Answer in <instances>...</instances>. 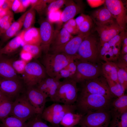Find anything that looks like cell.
<instances>
[{"label":"cell","mask_w":127,"mask_h":127,"mask_svg":"<svg viewBox=\"0 0 127 127\" xmlns=\"http://www.w3.org/2000/svg\"><path fill=\"white\" fill-rule=\"evenodd\" d=\"M105 6L110 12L119 27L125 31L127 23L126 9L122 1L120 0H106Z\"/></svg>","instance_id":"10"},{"label":"cell","mask_w":127,"mask_h":127,"mask_svg":"<svg viewBox=\"0 0 127 127\" xmlns=\"http://www.w3.org/2000/svg\"><path fill=\"white\" fill-rule=\"evenodd\" d=\"M10 61L13 68L17 73L22 75L28 63L21 59L16 60L10 59Z\"/></svg>","instance_id":"38"},{"label":"cell","mask_w":127,"mask_h":127,"mask_svg":"<svg viewBox=\"0 0 127 127\" xmlns=\"http://www.w3.org/2000/svg\"><path fill=\"white\" fill-rule=\"evenodd\" d=\"M111 106L114 111L121 114L127 112V95L117 98L111 102Z\"/></svg>","instance_id":"30"},{"label":"cell","mask_w":127,"mask_h":127,"mask_svg":"<svg viewBox=\"0 0 127 127\" xmlns=\"http://www.w3.org/2000/svg\"><path fill=\"white\" fill-rule=\"evenodd\" d=\"M65 4L66 7L62 11L61 14V23H65L69 20L73 18L79 13H83V6L79 3H75L72 0H67Z\"/></svg>","instance_id":"17"},{"label":"cell","mask_w":127,"mask_h":127,"mask_svg":"<svg viewBox=\"0 0 127 127\" xmlns=\"http://www.w3.org/2000/svg\"><path fill=\"white\" fill-rule=\"evenodd\" d=\"M1 44H0V57L2 55H1V54L0 53V49H1Z\"/></svg>","instance_id":"53"},{"label":"cell","mask_w":127,"mask_h":127,"mask_svg":"<svg viewBox=\"0 0 127 127\" xmlns=\"http://www.w3.org/2000/svg\"><path fill=\"white\" fill-rule=\"evenodd\" d=\"M13 0H5L1 8L3 10L7 11L11 9L12 4Z\"/></svg>","instance_id":"46"},{"label":"cell","mask_w":127,"mask_h":127,"mask_svg":"<svg viewBox=\"0 0 127 127\" xmlns=\"http://www.w3.org/2000/svg\"><path fill=\"white\" fill-rule=\"evenodd\" d=\"M20 33L23 46L28 44L40 46L41 40L39 28L32 27L27 30H23Z\"/></svg>","instance_id":"20"},{"label":"cell","mask_w":127,"mask_h":127,"mask_svg":"<svg viewBox=\"0 0 127 127\" xmlns=\"http://www.w3.org/2000/svg\"><path fill=\"white\" fill-rule=\"evenodd\" d=\"M22 75L24 83L27 87L36 86L47 76L43 66L35 61L27 64Z\"/></svg>","instance_id":"6"},{"label":"cell","mask_w":127,"mask_h":127,"mask_svg":"<svg viewBox=\"0 0 127 127\" xmlns=\"http://www.w3.org/2000/svg\"><path fill=\"white\" fill-rule=\"evenodd\" d=\"M36 11L31 7L27 11L23 24L24 30H26L32 27L35 19Z\"/></svg>","instance_id":"35"},{"label":"cell","mask_w":127,"mask_h":127,"mask_svg":"<svg viewBox=\"0 0 127 127\" xmlns=\"http://www.w3.org/2000/svg\"><path fill=\"white\" fill-rule=\"evenodd\" d=\"M36 114H38L36 110L24 95L19 96L13 102L10 115L14 116L26 122Z\"/></svg>","instance_id":"8"},{"label":"cell","mask_w":127,"mask_h":127,"mask_svg":"<svg viewBox=\"0 0 127 127\" xmlns=\"http://www.w3.org/2000/svg\"><path fill=\"white\" fill-rule=\"evenodd\" d=\"M102 69L103 75L106 79H110L119 83L118 79L117 67L115 62L102 63Z\"/></svg>","instance_id":"24"},{"label":"cell","mask_w":127,"mask_h":127,"mask_svg":"<svg viewBox=\"0 0 127 127\" xmlns=\"http://www.w3.org/2000/svg\"><path fill=\"white\" fill-rule=\"evenodd\" d=\"M22 5L24 11L27 8L31 5L30 0H20Z\"/></svg>","instance_id":"48"},{"label":"cell","mask_w":127,"mask_h":127,"mask_svg":"<svg viewBox=\"0 0 127 127\" xmlns=\"http://www.w3.org/2000/svg\"><path fill=\"white\" fill-rule=\"evenodd\" d=\"M73 37L63 28L60 30H55L50 47L63 45Z\"/></svg>","instance_id":"23"},{"label":"cell","mask_w":127,"mask_h":127,"mask_svg":"<svg viewBox=\"0 0 127 127\" xmlns=\"http://www.w3.org/2000/svg\"><path fill=\"white\" fill-rule=\"evenodd\" d=\"M27 11L26 12L16 21L14 22L1 37L2 43L5 42L12 38L17 34L23 26L24 19Z\"/></svg>","instance_id":"21"},{"label":"cell","mask_w":127,"mask_h":127,"mask_svg":"<svg viewBox=\"0 0 127 127\" xmlns=\"http://www.w3.org/2000/svg\"><path fill=\"white\" fill-rule=\"evenodd\" d=\"M63 28L65 29L68 32L72 35H77L79 34L78 28H75L72 27L66 22L64 25Z\"/></svg>","instance_id":"45"},{"label":"cell","mask_w":127,"mask_h":127,"mask_svg":"<svg viewBox=\"0 0 127 127\" xmlns=\"http://www.w3.org/2000/svg\"><path fill=\"white\" fill-rule=\"evenodd\" d=\"M5 0H0V8H1L2 5L4 3Z\"/></svg>","instance_id":"52"},{"label":"cell","mask_w":127,"mask_h":127,"mask_svg":"<svg viewBox=\"0 0 127 127\" xmlns=\"http://www.w3.org/2000/svg\"><path fill=\"white\" fill-rule=\"evenodd\" d=\"M111 113L109 127H127V112L121 114L113 110Z\"/></svg>","instance_id":"29"},{"label":"cell","mask_w":127,"mask_h":127,"mask_svg":"<svg viewBox=\"0 0 127 127\" xmlns=\"http://www.w3.org/2000/svg\"><path fill=\"white\" fill-rule=\"evenodd\" d=\"M105 0H87L88 3L90 6L92 7H95L100 5L103 3H104Z\"/></svg>","instance_id":"47"},{"label":"cell","mask_w":127,"mask_h":127,"mask_svg":"<svg viewBox=\"0 0 127 127\" xmlns=\"http://www.w3.org/2000/svg\"><path fill=\"white\" fill-rule=\"evenodd\" d=\"M99 57L100 61L103 60L105 62H115L117 60L113 53L112 47L108 42L103 43L100 42Z\"/></svg>","instance_id":"26"},{"label":"cell","mask_w":127,"mask_h":127,"mask_svg":"<svg viewBox=\"0 0 127 127\" xmlns=\"http://www.w3.org/2000/svg\"><path fill=\"white\" fill-rule=\"evenodd\" d=\"M61 82L55 78L47 76L36 86L52 101Z\"/></svg>","instance_id":"16"},{"label":"cell","mask_w":127,"mask_h":127,"mask_svg":"<svg viewBox=\"0 0 127 127\" xmlns=\"http://www.w3.org/2000/svg\"><path fill=\"white\" fill-rule=\"evenodd\" d=\"M0 79L20 80L12 65L10 59L3 57V55L0 57Z\"/></svg>","instance_id":"18"},{"label":"cell","mask_w":127,"mask_h":127,"mask_svg":"<svg viewBox=\"0 0 127 127\" xmlns=\"http://www.w3.org/2000/svg\"><path fill=\"white\" fill-rule=\"evenodd\" d=\"M81 126V127H86L85 126ZM73 127H75V126Z\"/></svg>","instance_id":"55"},{"label":"cell","mask_w":127,"mask_h":127,"mask_svg":"<svg viewBox=\"0 0 127 127\" xmlns=\"http://www.w3.org/2000/svg\"><path fill=\"white\" fill-rule=\"evenodd\" d=\"M122 48L120 54L123 55L127 54V45H122Z\"/></svg>","instance_id":"50"},{"label":"cell","mask_w":127,"mask_h":127,"mask_svg":"<svg viewBox=\"0 0 127 127\" xmlns=\"http://www.w3.org/2000/svg\"><path fill=\"white\" fill-rule=\"evenodd\" d=\"M122 39L121 32L112 38L107 42L111 47H115L120 49L122 45Z\"/></svg>","instance_id":"42"},{"label":"cell","mask_w":127,"mask_h":127,"mask_svg":"<svg viewBox=\"0 0 127 127\" xmlns=\"http://www.w3.org/2000/svg\"><path fill=\"white\" fill-rule=\"evenodd\" d=\"M13 102L9 98L0 101V120L1 121L10 115Z\"/></svg>","instance_id":"31"},{"label":"cell","mask_w":127,"mask_h":127,"mask_svg":"<svg viewBox=\"0 0 127 127\" xmlns=\"http://www.w3.org/2000/svg\"><path fill=\"white\" fill-rule=\"evenodd\" d=\"M77 83L71 79L61 81L52 101L70 105L73 104L78 97Z\"/></svg>","instance_id":"4"},{"label":"cell","mask_w":127,"mask_h":127,"mask_svg":"<svg viewBox=\"0 0 127 127\" xmlns=\"http://www.w3.org/2000/svg\"><path fill=\"white\" fill-rule=\"evenodd\" d=\"M62 11L60 10L48 12L47 20L50 23H61V17Z\"/></svg>","instance_id":"40"},{"label":"cell","mask_w":127,"mask_h":127,"mask_svg":"<svg viewBox=\"0 0 127 127\" xmlns=\"http://www.w3.org/2000/svg\"><path fill=\"white\" fill-rule=\"evenodd\" d=\"M100 44L98 36L91 33L86 37L81 44L75 56L76 59L99 63Z\"/></svg>","instance_id":"2"},{"label":"cell","mask_w":127,"mask_h":127,"mask_svg":"<svg viewBox=\"0 0 127 127\" xmlns=\"http://www.w3.org/2000/svg\"><path fill=\"white\" fill-rule=\"evenodd\" d=\"M22 49L31 54L33 58L39 56L42 52L40 46L33 44H25L23 46Z\"/></svg>","instance_id":"37"},{"label":"cell","mask_w":127,"mask_h":127,"mask_svg":"<svg viewBox=\"0 0 127 127\" xmlns=\"http://www.w3.org/2000/svg\"><path fill=\"white\" fill-rule=\"evenodd\" d=\"M23 86L20 80L0 79V91L11 100L19 96Z\"/></svg>","instance_id":"14"},{"label":"cell","mask_w":127,"mask_h":127,"mask_svg":"<svg viewBox=\"0 0 127 127\" xmlns=\"http://www.w3.org/2000/svg\"><path fill=\"white\" fill-rule=\"evenodd\" d=\"M7 98H8L0 91V101Z\"/></svg>","instance_id":"51"},{"label":"cell","mask_w":127,"mask_h":127,"mask_svg":"<svg viewBox=\"0 0 127 127\" xmlns=\"http://www.w3.org/2000/svg\"><path fill=\"white\" fill-rule=\"evenodd\" d=\"M25 95L37 114L41 115L44 109L48 96L36 86L27 87Z\"/></svg>","instance_id":"13"},{"label":"cell","mask_w":127,"mask_h":127,"mask_svg":"<svg viewBox=\"0 0 127 127\" xmlns=\"http://www.w3.org/2000/svg\"><path fill=\"white\" fill-rule=\"evenodd\" d=\"M106 79L110 91L114 96L118 98L124 94L125 90L120 83H117L110 79Z\"/></svg>","instance_id":"33"},{"label":"cell","mask_w":127,"mask_h":127,"mask_svg":"<svg viewBox=\"0 0 127 127\" xmlns=\"http://www.w3.org/2000/svg\"><path fill=\"white\" fill-rule=\"evenodd\" d=\"M21 59L28 63L33 58L32 55L29 53L22 49L20 53Z\"/></svg>","instance_id":"44"},{"label":"cell","mask_w":127,"mask_h":127,"mask_svg":"<svg viewBox=\"0 0 127 127\" xmlns=\"http://www.w3.org/2000/svg\"><path fill=\"white\" fill-rule=\"evenodd\" d=\"M95 28L101 43L107 42L123 31L115 20L104 25H96Z\"/></svg>","instance_id":"15"},{"label":"cell","mask_w":127,"mask_h":127,"mask_svg":"<svg viewBox=\"0 0 127 127\" xmlns=\"http://www.w3.org/2000/svg\"><path fill=\"white\" fill-rule=\"evenodd\" d=\"M66 22L70 25L72 27L78 29V27L76 22L75 19H74V18L68 20Z\"/></svg>","instance_id":"49"},{"label":"cell","mask_w":127,"mask_h":127,"mask_svg":"<svg viewBox=\"0 0 127 127\" xmlns=\"http://www.w3.org/2000/svg\"><path fill=\"white\" fill-rule=\"evenodd\" d=\"M75 105L83 115L87 113L102 110H109L111 100L98 95L81 92Z\"/></svg>","instance_id":"1"},{"label":"cell","mask_w":127,"mask_h":127,"mask_svg":"<svg viewBox=\"0 0 127 127\" xmlns=\"http://www.w3.org/2000/svg\"><path fill=\"white\" fill-rule=\"evenodd\" d=\"M78 27L79 34L87 36L91 33L93 24V21L88 15L81 13L75 19Z\"/></svg>","instance_id":"22"},{"label":"cell","mask_w":127,"mask_h":127,"mask_svg":"<svg viewBox=\"0 0 127 127\" xmlns=\"http://www.w3.org/2000/svg\"><path fill=\"white\" fill-rule=\"evenodd\" d=\"M14 19L13 13L10 10L7 11L6 14L0 20V31L7 24L13 21Z\"/></svg>","instance_id":"41"},{"label":"cell","mask_w":127,"mask_h":127,"mask_svg":"<svg viewBox=\"0 0 127 127\" xmlns=\"http://www.w3.org/2000/svg\"><path fill=\"white\" fill-rule=\"evenodd\" d=\"M109 110L90 112L83 115L79 124L86 127H108L111 120Z\"/></svg>","instance_id":"9"},{"label":"cell","mask_w":127,"mask_h":127,"mask_svg":"<svg viewBox=\"0 0 127 127\" xmlns=\"http://www.w3.org/2000/svg\"><path fill=\"white\" fill-rule=\"evenodd\" d=\"M83 116L80 113L67 112L63 116L60 124L64 127H73L79 123Z\"/></svg>","instance_id":"27"},{"label":"cell","mask_w":127,"mask_h":127,"mask_svg":"<svg viewBox=\"0 0 127 127\" xmlns=\"http://www.w3.org/2000/svg\"><path fill=\"white\" fill-rule=\"evenodd\" d=\"M81 83V92L101 95L111 100L114 96L110 91L106 79L103 75Z\"/></svg>","instance_id":"7"},{"label":"cell","mask_w":127,"mask_h":127,"mask_svg":"<svg viewBox=\"0 0 127 127\" xmlns=\"http://www.w3.org/2000/svg\"><path fill=\"white\" fill-rule=\"evenodd\" d=\"M87 36L81 34L77 35L63 45L50 47L48 53H62L70 56H75L81 44Z\"/></svg>","instance_id":"11"},{"label":"cell","mask_w":127,"mask_h":127,"mask_svg":"<svg viewBox=\"0 0 127 127\" xmlns=\"http://www.w3.org/2000/svg\"><path fill=\"white\" fill-rule=\"evenodd\" d=\"M77 68L76 74L72 79L77 83H82L103 75L102 65L100 63L75 60Z\"/></svg>","instance_id":"5"},{"label":"cell","mask_w":127,"mask_h":127,"mask_svg":"<svg viewBox=\"0 0 127 127\" xmlns=\"http://www.w3.org/2000/svg\"><path fill=\"white\" fill-rule=\"evenodd\" d=\"M90 16L96 25H104L115 20L105 6L93 11Z\"/></svg>","instance_id":"19"},{"label":"cell","mask_w":127,"mask_h":127,"mask_svg":"<svg viewBox=\"0 0 127 127\" xmlns=\"http://www.w3.org/2000/svg\"><path fill=\"white\" fill-rule=\"evenodd\" d=\"M76 108L74 104L68 105L58 103H54L44 108L42 115L56 114L66 110H68L74 112Z\"/></svg>","instance_id":"28"},{"label":"cell","mask_w":127,"mask_h":127,"mask_svg":"<svg viewBox=\"0 0 127 127\" xmlns=\"http://www.w3.org/2000/svg\"><path fill=\"white\" fill-rule=\"evenodd\" d=\"M67 0H53L49 3L46 8L47 13L50 12H54L60 9L63 5L65 4Z\"/></svg>","instance_id":"39"},{"label":"cell","mask_w":127,"mask_h":127,"mask_svg":"<svg viewBox=\"0 0 127 127\" xmlns=\"http://www.w3.org/2000/svg\"><path fill=\"white\" fill-rule=\"evenodd\" d=\"M11 9L15 13H18L24 12L19 0H13L12 2Z\"/></svg>","instance_id":"43"},{"label":"cell","mask_w":127,"mask_h":127,"mask_svg":"<svg viewBox=\"0 0 127 127\" xmlns=\"http://www.w3.org/2000/svg\"><path fill=\"white\" fill-rule=\"evenodd\" d=\"M75 59V56L48 53L44 54L42 61L47 75L55 78L62 69Z\"/></svg>","instance_id":"3"},{"label":"cell","mask_w":127,"mask_h":127,"mask_svg":"<svg viewBox=\"0 0 127 127\" xmlns=\"http://www.w3.org/2000/svg\"><path fill=\"white\" fill-rule=\"evenodd\" d=\"M1 121V127H27L26 123L12 115L8 116Z\"/></svg>","instance_id":"32"},{"label":"cell","mask_w":127,"mask_h":127,"mask_svg":"<svg viewBox=\"0 0 127 127\" xmlns=\"http://www.w3.org/2000/svg\"><path fill=\"white\" fill-rule=\"evenodd\" d=\"M41 115L36 114L26 123L27 127H54L48 125L42 120Z\"/></svg>","instance_id":"36"},{"label":"cell","mask_w":127,"mask_h":127,"mask_svg":"<svg viewBox=\"0 0 127 127\" xmlns=\"http://www.w3.org/2000/svg\"><path fill=\"white\" fill-rule=\"evenodd\" d=\"M2 34V33L1 32H0V37H1Z\"/></svg>","instance_id":"54"},{"label":"cell","mask_w":127,"mask_h":127,"mask_svg":"<svg viewBox=\"0 0 127 127\" xmlns=\"http://www.w3.org/2000/svg\"><path fill=\"white\" fill-rule=\"evenodd\" d=\"M31 7L40 15L43 14L47 7V3H49L53 0H30Z\"/></svg>","instance_id":"34"},{"label":"cell","mask_w":127,"mask_h":127,"mask_svg":"<svg viewBox=\"0 0 127 127\" xmlns=\"http://www.w3.org/2000/svg\"><path fill=\"white\" fill-rule=\"evenodd\" d=\"M22 44V41L20 33L9 41L4 47L1 48L0 53L2 55H12L16 52Z\"/></svg>","instance_id":"25"},{"label":"cell","mask_w":127,"mask_h":127,"mask_svg":"<svg viewBox=\"0 0 127 127\" xmlns=\"http://www.w3.org/2000/svg\"><path fill=\"white\" fill-rule=\"evenodd\" d=\"M41 40L40 47L44 54L49 51L55 30L52 24L41 18L39 20Z\"/></svg>","instance_id":"12"}]
</instances>
